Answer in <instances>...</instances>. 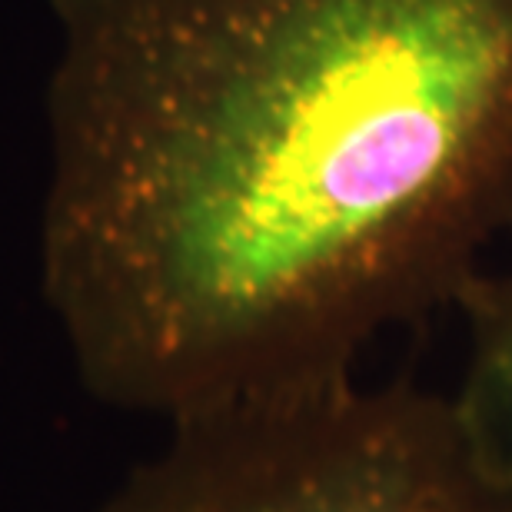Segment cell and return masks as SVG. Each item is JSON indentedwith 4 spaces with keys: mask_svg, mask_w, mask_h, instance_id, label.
Returning <instances> with one entry per match:
<instances>
[{
    "mask_svg": "<svg viewBox=\"0 0 512 512\" xmlns=\"http://www.w3.org/2000/svg\"><path fill=\"white\" fill-rule=\"evenodd\" d=\"M97 512H512L453 393L360 373L173 419Z\"/></svg>",
    "mask_w": 512,
    "mask_h": 512,
    "instance_id": "obj_2",
    "label": "cell"
},
{
    "mask_svg": "<svg viewBox=\"0 0 512 512\" xmlns=\"http://www.w3.org/2000/svg\"><path fill=\"white\" fill-rule=\"evenodd\" d=\"M44 296L163 423L360 373L512 223V0H57Z\"/></svg>",
    "mask_w": 512,
    "mask_h": 512,
    "instance_id": "obj_1",
    "label": "cell"
},
{
    "mask_svg": "<svg viewBox=\"0 0 512 512\" xmlns=\"http://www.w3.org/2000/svg\"><path fill=\"white\" fill-rule=\"evenodd\" d=\"M503 240L506 263L483 266L456 303L469 326V350L453 399L479 453L512 489V223Z\"/></svg>",
    "mask_w": 512,
    "mask_h": 512,
    "instance_id": "obj_3",
    "label": "cell"
}]
</instances>
